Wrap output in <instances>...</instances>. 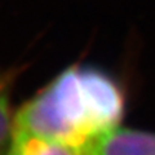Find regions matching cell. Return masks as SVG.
<instances>
[{
  "label": "cell",
  "mask_w": 155,
  "mask_h": 155,
  "mask_svg": "<svg viewBox=\"0 0 155 155\" xmlns=\"http://www.w3.org/2000/svg\"><path fill=\"white\" fill-rule=\"evenodd\" d=\"M125 96L105 71L71 65L16 111V128L84 150L122 124Z\"/></svg>",
  "instance_id": "cell-1"
},
{
  "label": "cell",
  "mask_w": 155,
  "mask_h": 155,
  "mask_svg": "<svg viewBox=\"0 0 155 155\" xmlns=\"http://www.w3.org/2000/svg\"><path fill=\"white\" fill-rule=\"evenodd\" d=\"M5 155H89L84 150L14 127Z\"/></svg>",
  "instance_id": "cell-3"
},
{
  "label": "cell",
  "mask_w": 155,
  "mask_h": 155,
  "mask_svg": "<svg viewBox=\"0 0 155 155\" xmlns=\"http://www.w3.org/2000/svg\"><path fill=\"white\" fill-rule=\"evenodd\" d=\"M13 81V71L0 69V155L7 154L16 124V113L12 109Z\"/></svg>",
  "instance_id": "cell-4"
},
{
  "label": "cell",
  "mask_w": 155,
  "mask_h": 155,
  "mask_svg": "<svg viewBox=\"0 0 155 155\" xmlns=\"http://www.w3.org/2000/svg\"><path fill=\"white\" fill-rule=\"evenodd\" d=\"M89 155H155V132L123 127L104 133L88 150Z\"/></svg>",
  "instance_id": "cell-2"
}]
</instances>
